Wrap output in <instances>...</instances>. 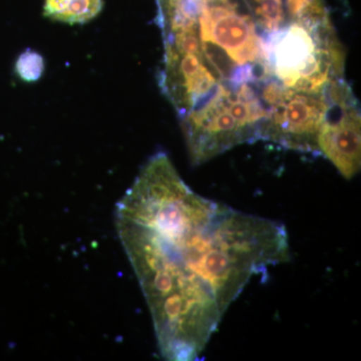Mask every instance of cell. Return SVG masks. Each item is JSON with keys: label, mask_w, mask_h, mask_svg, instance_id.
Returning a JSON list of instances; mask_svg holds the SVG:
<instances>
[{"label": "cell", "mask_w": 361, "mask_h": 361, "mask_svg": "<svg viewBox=\"0 0 361 361\" xmlns=\"http://www.w3.org/2000/svg\"><path fill=\"white\" fill-rule=\"evenodd\" d=\"M115 217L167 360H196L252 278L290 256L283 224L195 193L165 153L142 168Z\"/></svg>", "instance_id": "6da1fadb"}, {"label": "cell", "mask_w": 361, "mask_h": 361, "mask_svg": "<svg viewBox=\"0 0 361 361\" xmlns=\"http://www.w3.org/2000/svg\"><path fill=\"white\" fill-rule=\"evenodd\" d=\"M239 0H179L194 16L202 52L221 84H260L273 78L267 42Z\"/></svg>", "instance_id": "7a4b0ae2"}, {"label": "cell", "mask_w": 361, "mask_h": 361, "mask_svg": "<svg viewBox=\"0 0 361 361\" xmlns=\"http://www.w3.org/2000/svg\"><path fill=\"white\" fill-rule=\"evenodd\" d=\"M267 44L272 75L285 89L325 94L343 78L345 56L329 18L291 21Z\"/></svg>", "instance_id": "3957f363"}, {"label": "cell", "mask_w": 361, "mask_h": 361, "mask_svg": "<svg viewBox=\"0 0 361 361\" xmlns=\"http://www.w3.org/2000/svg\"><path fill=\"white\" fill-rule=\"evenodd\" d=\"M237 87L220 84L212 96L180 118L194 165L206 163L238 145L256 141L235 106Z\"/></svg>", "instance_id": "277c9868"}, {"label": "cell", "mask_w": 361, "mask_h": 361, "mask_svg": "<svg viewBox=\"0 0 361 361\" xmlns=\"http://www.w3.org/2000/svg\"><path fill=\"white\" fill-rule=\"evenodd\" d=\"M329 106V90L325 94H307L287 89L283 99L268 111L262 140L320 155L317 137Z\"/></svg>", "instance_id": "5b68a950"}, {"label": "cell", "mask_w": 361, "mask_h": 361, "mask_svg": "<svg viewBox=\"0 0 361 361\" xmlns=\"http://www.w3.org/2000/svg\"><path fill=\"white\" fill-rule=\"evenodd\" d=\"M329 94L330 106L318 134V149L345 179L350 180L360 170L361 123L357 102L343 80L334 82Z\"/></svg>", "instance_id": "8992f818"}, {"label": "cell", "mask_w": 361, "mask_h": 361, "mask_svg": "<svg viewBox=\"0 0 361 361\" xmlns=\"http://www.w3.org/2000/svg\"><path fill=\"white\" fill-rule=\"evenodd\" d=\"M103 0H45L44 16L68 25L94 20L103 8Z\"/></svg>", "instance_id": "52a82bcc"}, {"label": "cell", "mask_w": 361, "mask_h": 361, "mask_svg": "<svg viewBox=\"0 0 361 361\" xmlns=\"http://www.w3.org/2000/svg\"><path fill=\"white\" fill-rule=\"evenodd\" d=\"M287 18L291 21L318 20L327 18L322 0H284Z\"/></svg>", "instance_id": "ba28073f"}, {"label": "cell", "mask_w": 361, "mask_h": 361, "mask_svg": "<svg viewBox=\"0 0 361 361\" xmlns=\"http://www.w3.org/2000/svg\"><path fill=\"white\" fill-rule=\"evenodd\" d=\"M16 70L25 82H37L44 75V59L39 52L27 49L20 54L16 61Z\"/></svg>", "instance_id": "9c48e42d"}, {"label": "cell", "mask_w": 361, "mask_h": 361, "mask_svg": "<svg viewBox=\"0 0 361 361\" xmlns=\"http://www.w3.org/2000/svg\"><path fill=\"white\" fill-rule=\"evenodd\" d=\"M244 4L248 7L249 11H253L256 7L260 6V4H264L268 0H243Z\"/></svg>", "instance_id": "30bf717a"}]
</instances>
